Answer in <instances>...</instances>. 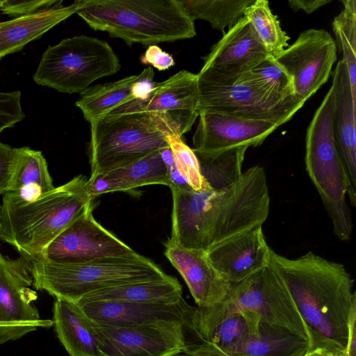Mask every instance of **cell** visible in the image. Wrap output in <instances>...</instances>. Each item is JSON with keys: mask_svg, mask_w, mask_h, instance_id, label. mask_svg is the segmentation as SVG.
Returning a JSON list of instances; mask_svg holds the SVG:
<instances>
[{"mask_svg": "<svg viewBox=\"0 0 356 356\" xmlns=\"http://www.w3.org/2000/svg\"><path fill=\"white\" fill-rule=\"evenodd\" d=\"M243 16L251 24L268 55L275 57L289 46V38L282 29L268 1L255 0L247 7Z\"/></svg>", "mask_w": 356, "mask_h": 356, "instance_id": "1f68e13d", "label": "cell"}, {"mask_svg": "<svg viewBox=\"0 0 356 356\" xmlns=\"http://www.w3.org/2000/svg\"><path fill=\"white\" fill-rule=\"evenodd\" d=\"M200 111L209 109L243 118L270 122L277 127L290 120L304 105L298 98L282 99L247 73L234 83L220 85L197 79Z\"/></svg>", "mask_w": 356, "mask_h": 356, "instance_id": "30bf717a", "label": "cell"}, {"mask_svg": "<svg viewBox=\"0 0 356 356\" xmlns=\"http://www.w3.org/2000/svg\"><path fill=\"white\" fill-rule=\"evenodd\" d=\"M333 92L330 88L316 111L306 136V171L332 220L333 231L342 241L353 232L346 203L348 181L336 146L332 126Z\"/></svg>", "mask_w": 356, "mask_h": 356, "instance_id": "52a82bcc", "label": "cell"}, {"mask_svg": "<svg viewBox=\"0 0 356 356\" xmlns=\"http://www.w3.org/2000/svg\"><path fill=\"white\" fill-rule=\"evenodd\" d=\"M154 77V70L149 66L139 74L90 86L80 93L75 105L90 123L124 102L145 99L156 83Z\"/></svg>", "mask_w": 356, "mask_h": 356, "instance_id": "7402d4cb", "label": "cell"}, {"mask_svg": "<svg viewBox=\"0 0 356 356\" xmlns=\"http://www.w3.org/2000/svg\"><path fill=\"white\" fill-rule=\"evenodd\" d=\"M177 171L184 181L194 191L209 188L202 175L200 166L193 149L181 138L167 136Z\"/></svg>", "mask_w": 356, "mask_h": 356, "instance_id": "e575fe53", "label": "cell"}, {"mask_svg": "<svg viewBox=\"0 0 356 356\" xmlns=\"http://www.w3.org/2000/svg\"><path fill=\"white\" fill-rule=\"evenodd\" d=\"M13 148L0 142V195L8 188L11 175Z\"/></svg>", "mask_w": 356, "mask_h": 356, "instance_id": "f35d334b", "label": "cell"}, {"mask_svg": "<svg viewBox=\"0 0 356 356\" xmlns=\"http://www.w3.org/2000/svg\"><path fill=\"white\" fill-rule=\"evenodd\" d=\"M90 325L104 356H168L193 342L195 334L186 326H109L92 320Z\"/></svg>", "mask_w": 356, "mask_h": 356, "instance_id": "5bb4252c", "label": "cell"}, {"mask_svg": "<svg viewBox=\"0 0 356 356\" xmlns=\"http://www.w3.org/2000/svg\"><path fill=\"white\" fill-rule=\"evenodd\" d=\"M90 124V177L169 148L167 136H177L168 122L149 112L106 115Z\"/></svg>", "mask_w": 356, "mask_h": 356, "instance_id": "8992f818", "label": "cell"}, {"mask_svg": "<svg viewBox=\"0 0 356 356\" xmlns=\"http://www.w3.org/2000/svg\"><path fill=\"white\" fill-rule=\"evenodd\" d=\"M270 250L259 225L213 245L206 254L218 274L235 284L268 266Z\"/></svg>", "mask_w": 356, "mask_h": 356, "instance_id": "d6986e66", "label": "cell"}, {"mask_svg": "<svg viewBox=\"0 0 356 356\" xmlns=\"http://www.w3.org/2000/svg\"><path fill=\"white\" fill-rule=\"evenodd\" d=\"M333 133L348 181L347 195L356 205V103L346 63L339 60L332 72Z\"/></svg>", "mask_w": 356, "mask_h": 356, "instance_id": "ffe728a7", "label": "cell"}, {"mask_svg": "<svg viewBox=\"0 0 356 356\" xmlns=\"http://www.w3.org/2000/svg\"><path fill=\"white\" fill-rule=\"evenodd\" d=\"M76 14L96 31L128 45H154L196 35L179 0H81Z\"/></svg>", "mask_w": 356, "mask_h": 356, "instance_id": "277c9868", "label": "cell"}, {"mask_svg": "<svg viewBox=\"0 0 356 356\" xmlns=\"http://www.w3.org/2000/svg\"><path fill=\"white\" fill-rule=\"evenodd\" d=\"M0 230H1V203H0Z\"/></svg>", "mask_w": 356, "mask_h": 356, "instance_id": "f6af8a7d", "label": "cell"}, {"mask_svg": "<svg viewBox=\"0 0 356 356\" xmlns=\"http://www.w3.org/2000/svg\"><path fill=\"white\" fill-rule=\"evenodd\" d=\"M182 298V287L177 280L170 276L152 280L123 284L101 289L83 297L77 303L112 301L133 303H170Z\"/></svg>", "mask_w": 356, "mask_h": 356, "instance_id": "83f0119b", "label": "cell"}, {"mask_svg": "<svg viewBox=\"0 0 356 356\" xmlns=\"http://www.w3.org/2000/svg\"><path fill=\"white\" fill-rule=\"evenodd\" d=\"M81 0L69 6L60 5L32 14L0 22V60L18 51L31 41L40 38L47 31L76 13Z\"/></svg>", "mask_w": 356, "mask_h": 356, "instance_id": "cb8c5ba5", "label": "cell"}, {"mask_svg": "<svg viewBox=\"0 0 356 356\" xmlns=\"http://www.w3.org/2000/svg\"><path fill=\"white\" fill-rule=\"evenodd\" d=\"M88 180L77 175L31 200L15 193H4L0 239L14 247L26 261L40 257L66 228L93 209Z\"/></svg>", "mask_w": 356, "mask_h": 356, "instance_id": "3957f363", "label": "cell"}, {"mask_svg": "<svg viewBox=\"0 0 356 356\" xmlns=\"http://www.w3.org/2000/svg\"><path fill=\"white\" fill-rule=\"evenodd\" d=\"M341 2L343 8L332 22L334 42L346 65L353 99L356 103V1L341 0Z\"/></svg>", "mask_w": 356, "mask_h": 356, "instance_id": "d6a6232c", "label": "cell"}, {"mask_svg": "<svg viewBox=\"0 0 356 356\" xmlns=\"http://www.w3.org/2000/svg\"><path fill=\"white\" fill-rule=\"evenodd\" d=\"M54 188L47 162L40 151L29 147L13 148L10 179L6 193L31 200Z\"/></svg>", "mask_w": 356, "mask_h": 356, "instance_id": "4316f807", "label": "cell"}, {"mask_svg": "<svg viewBox=\"0 0 356 356\" xmlns=\"http://www.w3.org/2000/svg\"><path fill=\"white\" fill-rule=\"evenodd\" d=\"M172 195L171 241L187 249L207 251L213 245L255 226L270 211L266 172L254 165L220 189L170 188Z\"/></svg>", "mask_w": 356, "mask_h": 356, "instance_id": "6da1fadb", "label": "cell"}, {"mask_svg": "<svg viewBox=\"0 0 356 356\" xmlns=\"http://www.w3.org/2000/svg\"><path fill=\"white\" fill-rule=\"evenodd\" d=\"M255 0H179L187 15L193 21L204 19L213 29L223 31L241 17L247 7Z\"/></svg>", "mask_w": 356, "mask_h": 356, "instance_id": "f546056e", "label": "cell"}, {"mask_svg": "<svg viewBox=\"0 0 356 356\" xmlns=\"http://www.w3.org/2000/svg\"><path fill=\"white\" fill-rule=\"evenodd\" d=\"M53 322L56 335L69 356H104L90 318L76 302L56 299Z\"/></svg>", "mask_w": 356, "mask_h": 356, "instance_id": "d4e9b609", "label": "cell"}, {"mask_svg": "<svg viewBox=\"0 0 356 356\" xmlns=\"http://www.w3.org/2000/svg\"><path fill=\"white\" fill-rule=\"evenodd\" d=\"M248 147H239L215 154H195L205 181L213 189L234 183L241 174Z\"/></svg>", "mask_w": 356, "mask_h": 356, "instance_id": "4dcf8cb0", "label": "cell"}, {"mask_svg": "<svg viewBox=\"0 0 356 356\" xmlns=\"http://www.w3.org/2000/svg\"><path fill=\"white\" fill-rule=\"evenodd\" d=\"M92 210L66 228L40 257L59 263L84 264L135 254L136 252L95 219Z\"/></svg>", "mask_w": 356, "mask_h": 356, "instance_id": "2e32d148", "label": "cell"}, {"mask_svg": "<svg viewBox=\"0 0 356 356\" xmlns=\"http://www.w3.org/2000/svg\"><path fill=\"white\" fill-rule=\"evenodd\" d=\"M198 117L193 137L195 154H215L239 147H257L279 127L270 122L209 109L200 111Z\"/></svg>", "mask_w": 356, "mask_h": 356, "instance_id": "ac0fdd59", "label": "cell"}, {"mask_svg": "<svg viewBox=\"0 0 356 356\" xmlns=\"http://www.w3.org/2000/svg\"><path fill=\"white\" fill-rule=\"evenodd\" d=\"M310 342L284 327L259 321V333L244 347L240 356H304Z\"/></svg>", "mask_w": 356, "mask_h": 356, "instance_id": "f1b7e54d", "label": "cell"}, {"mask_svg": "<svg viewBox=\"0 0 356 356\" xmlns=\"http://www.w3.org/2000/svg\"><path fill=\"white\" fill-rule=\"evenodd\" d=\"M330 353L325 348H316L309 350L304 356H330Z\"/></svg>", "mask_w": 356, "mask_h": 356, "instance_id": "7bdbcfd3", "label": "cell"}, {"mask_svg": "<svg viewBox=\"0 0 356 356\" xmlns=\"http://www.w3.org/2000/svg\"><path fill=\"white\" fill-rule=\"evenodd\" d=\"M62 4V0H0V11L3 14L17 17L48 10Z\"/></svg>", "mask_w": 356, "mask_h": 356, "instance_id": "8d00e7d4", "label": "cell"}, {"mask_svg": "<svg viewBox=\"0 0 356 356\" xmlns=\"http://www.w3.org/2000/svg\"><path fill=\"white\" fill-rule=\"evenodd\" d=\"M198 101L197 74L181 70L162 82H156L145 99L124 102L106 115L137 112L155 113L167 121L177 136L181 138L198 117Z\"/></svg>", "mask_w": 356, "mask_h": 356, "instance_id": "7c38bea8", "label": "cell"}, {"mask_svg": "<svg viewBox=\"0 0 356 356\" xmlns=\"http://www.w3.org/2000/svg\"><path fill=\"white\" fill-rule=\"evenodd\" d=\"M145 65H151L159 71L166 70L175 65L172 55L163 51L159 46L150 45L140 57Z\"/></svg>", "mask_w": 356, "mask_h": 356, "instance_id": "74e56055", "label": "cell"}, {"mask_svg": "<svg viewBox=\"0 0 356 356\" xmlns=\"http://www.w3.org/2000/svg\"><path fill=\"white\" fill-rule=\"evenodd\" d=\"M247 74L282 99L297 98L293 79L270 55L260 61Z\"/></svg>", "mask_w": 356, "mask_h": 356, "instance_id": "836d02e7", "label": "cell"}, {"mask_svg": "<svg viewBox=\"0 0 356 356\" xmlns=\"http://www.w3.org/2000/svg\"><path fill=\"white\" fill-rule=\"evenodd\" d=\"M78 304V303H77ZM93 321L109 326H186L195 330L196 307L182 298L170 303L97 301L79 304Z\"/></svg>", "mask_w": 356, "mask_h": 356, "instance_id": "e0dca14e", "label": "cell"}, {"mask_svg": "<svg viewBox=\"0 0 356 356\" xmlns=\"http://www.w3.org/2000/svg\"><path fill=\"white\" fill-rule=\"evenodd\" d=\"M330 356H345V355L341 354V353H337L331 352Z\"/></svg>", "mask_w": 356, "mask_h": 356, "instance_id": "ee69618b", "label": "cell"}, {"mask_svg": "<svg viewBox=\"0 0 356 356\" xmlns=\"http://www.w3.org/2000/svg\"><path fill=\"white\" fill-rule=\"evenodd\" d=\"M337 50L327 31L310 29L273 58L293 79L296 97L305 103L328 80Z\"/></svg>", "mask_w": 356, "mask_h": 356, "instance_id": "4fadbf2b", "label": "cell"}, {"mask_svg": "<svg viewBox=\"0 0 356 356\" xmlns=\"http://www.w3.org/2000/svg\"><path fill=\"white\" fill-rule=\"evenodd\" d=\"M120 67L118 56L107 42L79 35L49 45L33 78L36 83L60 92L81 93Z\"/></svg>", "mask_w": 356, "mask_h": 356, "instance_id": "9c48e42d", "label": "cell"}, {"mask_svg": "<svg viewBox=\"0 0 356 356\" xmlns=\"http://www.w3.org/2000/svg\"><path fill=\"white\" fill-rule=\"evenodd\" d=\"M259 321L255 314L238 310L195 331L222 356H240L245 346L258 334Z\"/></svg>", "mask_w": 356, "mask_h": 356, "instance_id": "484cf974", "label": "cell"}, {"mask_svg": "<svg viewBox=\"0 0 356 356\" xmlns=\"http://www.w3.org/2000/svg\"><path fill=\"white\" fill-rule=\"evenodd\" d=\"M268 266L282 280L312 335V349L346 355L354 280L345 266L313 252L289 259L271 249Z\"/></svg>", "mask_w": 356, "mask_h": 356, "instance_id": "7a4b0ae2", "label": "cell"}, {"mask_svg": "<svg viewBox=\"0 0 356 356\" xmlns=\"http://www.w3.org/2000/svg\"><path fill=\"white\" fill-rule=\"evenodd\" d=\"M20 97L21 92L18 90L0 92V134L3 129L14 127L24 118Z\"/></svg>", "mask_w": 356, "mask_h": 356, "instance_id": "d590c367", "label": "cell"}, {"mask_svg": "<svg viewBox=\"0 0 356 356\" xmlns=\"http://www.w3.org/2000/svg\"><path fill=\"white\" fill-rule=\"evenodd\" d=\"M35 289L56 299L78 302L85 296L131 283L170 277L143 255L135 254L84 264H64L40 257L27 261Z\"/></svg>", "mask_w": 356, "mask_h": 356, "instance_id": "5b68a950", "label": "cell"}, {"mask_svg": "<svg viewBox=\"0 0 356 356\" xmlns=\"http://www.w3.org/2000/svg\"><path fill=\"white\" fill-rule=\"evenodd\" d=\"M164 254L184 280L198 307L225 300L231 284L211 266L205 250L184 248L168 239Z\"/></svg>", "mask_w": 356, "mask_h": 356, "instance_id": "44dd1931", "label": "cell"}, {"mask_svg": "<svg viewBox=\"0 0 356 356\" xmlns=\"http://www.w3.org/2000/svg\"><path fill=\"white\" fill-rule=\"evenodd\" d=\"M31 285L27 261L10 259L0 249V345L54 325L52 320L42 319L33 305L37 294Z\"/></svg>", "mask_w": 356, "mask_h": 356, "instance_id": "8fae6325", "label": "cell"}, {"mask_svg": "<svg viewBox=\"0 0 356 356\" xmlns=\"http://www.w3.org/2000/svg\"><path fill=\"white\" fill-rule=\"evenodd\" d=\"M162 184L171 186L161 151L90 177L88 190L92 199L105 193L127 191L138 187Z\"/></svg>", "mask_w": 356, "mask_h": 356, "instance_id": "603a6c76", "label": "cell"}, {"mask_svg": "<svg viewBox=\"0 0 356 356\" xmlns=\"http://www.w3.org/2000/svg\"><path fill=\"white\" fill-rule=\"evenodd\" d=\"M168 356H212V355L204 343L191 342L185 348Z\"/></svg>", "mask_w": 356, "mask_h": 356, "instance_id": "b9f144b4", "label": "cell"}, {"mask_svg": "<svg viewBox=\"0 0 356 356\" xmlns=\"http://www.w3.org/2000/svg\"><path fill=\"white\" fill-rule=\"evenodd\" d=\"M268 55L245 17L231 26L203 58L197 74L204 82L226 85L235 82Z\"/></svg>", "mask_w": 356, "mask_h": 356, "instance_id": "9a60e30c", "label": "cell"}, {"mask_svg": "<svg viewBox=\"0 0 356 356\" xmlns=\"http://www.w3.org/2000/svg\"><path fill=\"white\" fill-rule=\"evenodd\" d=\"M331 1L327 0H289L288 3L295 12L302 10L306 13L310 14Z\"/></svg>", "mask_w": 356, "mask_h": 356, "instance_id": "ab89813d", "label": "cell"}, {"mask_svg": "<svg viewBox=\"0 0 356 356\" xmlns=\"http://www.w3.org/2000/svg\"><path fill=\"white\" fill-rule=\"evenodd\" d=\"M356 303L353 304L348 322V339L345 356H355L356 340Z\"/></svg>", "mask_w": 356, "mask_h": 356, "instance_id": "60d3db41", "label": "cell"}, {"mask_svg": "<svg viewBox=\"0 0 356 356\" xmlns=\"http://www.w3.org/2000/svg\"><path fill=\"white\" fill-rule=\"evenodd\" d=\"M238 310L252 313L260 321L287 329L307 339L312 346L307 325L282 280L269 266L239 282L231 284L221 302L211 307H197L196 320L201 326H210Z\"/></svg>", "mask_w": 356, "mask_h": 356, "instance_id": "ba28073f", "label": "cell"}]
</instances>
